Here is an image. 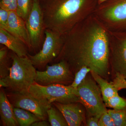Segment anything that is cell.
<instances>
[{
    "label": "cell",
    "instance_id": "obj_1",
    "mask_svg": "<svg viewBox=\"0 0 126 126\" xmlns=\"http://www.w3.org/2000/svg\"><path fill=\"white\" fill-rule=\"evenodd\" d=\"M62 61L74 75L86 66L105 79H111L108 31L93 14L64 36L61 52L54 60Z\"/></svg>",
    "mask_w": 126,
    "mask_h": 126
},
{
    "label": "cell",
    "instance_id": "obj_2",
    "mask_svg": "<svg viewBox=\"0 0 126 126\" xmlns=\"http://www.w3.org/2000/svg\"><path fill=\"white\" fill-rule=\"evenodd\" d=\"M41 1L46 28L62 36L93 15L98 5L97 0Z\"/></svg>",
    "mask_w": 126,
    "mask_h": 126
},
{
    "label": "cell",
    "instance_id": "obj_3",
    "mask_svg": "<svg viewBox=\"0 0 126 126\" xmlns=\"http://www.w3.org/2000/svg\"><path fill=\"white\" fill-rule=\"evenodd\" d=\"M12 60L9 75L0 79V88L14 92H29L35 82L36 74L35 67L28 56L19 57L14 52L10 54Z\"/></svg>",
    "mask_w": 126,
    "mask_h": 126
},
{
    "label": "cell",
    "instance_id": "obj_4",
    "mask_svg": "<svg viewBox=\"0 0 126 126\" xmlns=\"http://www.w3.org/2000/svg\"><path fill=\"white\" fill-rule=\"evenodd\" d=\"M93 14L108 31L126 33V0H109Z\"/></svg>",
    "mask_w": 126,
    "mask_h": 126
},
{
    "label": "cell",
    "instance_id": "obj_5",
    "mask_svg": "<svg viewBox=\"0 0 126 126\" xmlns=\"http://www.w3.org/2000/svg\"><path fill=\"white\" fill-rule=\"evenodd\" d=\"M79 102L86 110V118L92 116L99 117L108 111L98 84L90 73L76 89Z\"/></svg>",
    "mask_w": 126,
    "mask_h": 126
},
{
    "label": "cell",
    "instance_id": "obj_6",
    "mask_svg": "<svg viewBox=\"0 0 126 126\" xmlns=\"http://www.w3.org/2000/svg\"><path fill=\"white\" fill-rule=\"evenodd\" d=\"M29 92L36 98L50 104L55 102L62 104L79 102L76 89L70 85L56 84L43 86L34 82Z\"/></svg>",
    "mask_w": 126,
    "mask_h": 126
},
{
    "label": "cell",
    "instance_id": "obj_7",
    "mask_svg": "<svg viewBox=\"0 0 126 126\" xmlns=\"http://www.w3.org/2000/svg\"><path fill=\"white\" fill-rule=\"evenodd\" d=\"M63 42L64 36L46 29L45 38L41 49L34 55L28 54L27 56L35 68H43L58 57Z\"/></svg>",
    "mask_w": 126,
    "mask_h": 126
},
{
    "label": "cell",
    "instance_id": "obj_8",
    "mask_svg": "<svg viewBox=\"0 0 126 126\" xmlns=\"http://www.w3.org/2000/svg\"><path fill=\"white\" fill-rule=\"evenodd\" d=\"M108 32L110 79L119 74L126 80V33Z\"/></svg>",
    "mask_w": 126,
    "mask_h": 126
},
{
    "label": "cell",
    "instance_id": "obj_9",
    "mask_svg": "<svg viewBox=\"0 0 126 126\" xmlns=\"http://www.w3.org/2000/svg\"><path fill=\"white\" fill-rule=\"evenodd\" d=\"M46 68L44 71H36L35 82L40 85L58 84L68 86L74 80V75L64 61H60L51 65H47Z\"/></svg>",
    "mask_w": 126,
    "mask_h": 126
},
{
    "label": "cell",
    "instance_id": "obj_10",
    "mask_svg": "<svg viewBox=\"0 0 126 126\" xmlns=\"http://www.w3.org/2000/svg\"><path fill=\"white\" fill-rule=\"evenodd\" d=\"M6 93L14 107L30 111L41 120L48 119L47 110L52 106V104L36 98L29 92L20 93L7 91Z\"/></svg>",
    "mask_w": 126,
    "mask_h": 126
},
{
    "label": "cell",
    "instance_id": "obj_11",
    "mask_svg": "<svg viewBox=\"0 0 126 126\" xmlns=\"http://www.w3.org/2000/svg\"><path fill=\"white\" fill-rule=\"evenodd\" d=\"M26 23L30 38L32 50L39 51L45 38L46 29L40 0H33V8Z\"/></svg>",
    "mask_w": 126,
    "mask_h": 126
},
{
    "label": "cell",
    "instance_id": "obj_12",
    "mask_svg": "<svg viewBox=\"0 0 126 126\" xmlns=\"http://www.w3.org/2000/svg\"><path fill=\"white\" fill-rule=\"evenodd\" d=\"M62 113L69 126H86V110L80 103H52Z\"/></svg>",
    "mask_w": 126,
    "mask_h": 126
},
{
    "label": "cell",
    "instance_id": "obj_13",
    "mask_svg": "<svg viewBox=\"0 0 126 126\" xmlns=\"http://www.w3.org/2000/svg\"><path fill=\"white\" fill-rule=\"evenodd\" d=\"M7 31L19 39L32 50L31 42L26 23L16 11H9Z\"/></svg>",
    "mask_w": 126,
    "mask_h": 126
},
{
    "label": "cell",
    "instance_id": "obj_14",
    "mask_svg": "<svg viewBox=\"0 0 126 126\" xmlns=\"http://www.w3.org/2000/svg\"><path fill=\"white\" fill-rule=\"evenodd\" d=\"M0 43L19 57H26L29 54V48L24 42L1 28H0Z\"/></svg>",
    "mask_w": 126,
    "mask_h": 126
},
{
    "label": "cell",
    "instance_id": "obj_15",
    "mask_svg": "<svg viewBox=\"0 0 126 126\" xmlns=\"http://www.w3.org/2000/svg\"><path fill=\"white\" fill-rule=\"evenodd\" d=\"M0 92V116L2 126H19L14 112V107L10 102L3 88Z\"/></svg>",
    "mask_w": 126,
    "mask_h": 126
},
{
    "label": "cell",
    "instance_id": "obj_16",
    "mask_svg": "<svg viewBox=\"0 0 126 126\" xmlns=\"http://www.w3.org/2000/svg\"><path fill=\"white\" fill-rule=\"evenodd\" d=\"M90 73L100 88L104 103L110 98L118 94V91L115 89L110 81L109 82L93 71H90Z\"/></svg>",
    "mask_w": 126,
    "mask_h": 126
},
{
    "label": "cell",
    "instance_id": "obj_17",
    "mask_svg": "<svg viewBox=\"0 0 126 126\" xmlns=\"http://www.w3.org/2000/svg\"><path fill=\"white\" fill-rule=\"evenodd\" d=\"M14 113L19 126H30L40 119L33 113L23 109L14 107Z\"/></svg>",
    "mask_w": 126,
    "mask_h": 126
},
{
    "label": "cell",
    "instance_id": "obj_18",
    "mask_svg": "<svg viewBox=\"0 0 126 126\" xmlns=\"http://www.w3.org/2000/svg\"><path fill=\"white\" fill-rule=\"evenodd\" d=\"M47 112L48 120L51 126H68L62 113L54 105L48 109Z\"/></svg>",
    "mask_w": 126,
    "mask_h": 126
},
{
    "label": "cell",
    "instance_id": "obj_19",
    "mask_svg": "<svg viewBox=\"0 0 126 126\" xmlns=\"http://www.w3.org/2000/svg\"><path fill=\"white\" fill-rule=\"evenodd\" d=\"M9 49L4 46L0 49V79L5 78L9 74L10 67L9 65Z\"/></svg>",
    "mask_w": 126,
    "mask_h": 126
},
{
    "label": "cell",
    "instance_id": "obj_20",
    "mask_svg": "<svg viewBox=\"0 0 126 126\" xmlns=\"http://www.w3.org/2000/svg\"><path fill=\"white\" fill-rule=\"evenodd\" d=\"M33 0H17L16 12L26 21L33 8Z\"/></svg>",
    "mask_w": 126,
    "mask_h": 126
},
{
    "label": "cell",
    "instance_id": "obj_21",
    "mask_svg": "<svg viewBox=\"0 0 126 126\" xmlns=\"http://www.w3.org/2000/svg\"><path fill=\"white\" fill-rule=\"evenodd\" d=\"M104 103L107 107L116 110H126V98L118 94L110 98Z\"/></svg>",
    "mask_w": 126,
    "mask_h": 126
},
{
    "label": "cell",
    "instance_id": "obj_22",
    "mask_svg": "<svg viewBox=\"0 0 126 126\" xmlns=\"http://www.w3.org/2000/svg\"><path fill=\"white\" fill-rule=\"evenodd\" d=\"M108 112L113 119L115 126H126V110L109 109Z\"/></svg>",
    "mask_w": 126,
    "mask_h": 126
},
{
    "label": "cell",
    "instance_id": "obj_23",
    "mask_svg": "<svg viewBox=\"0 0 126 126\" xmlns=\"http://www.w3.org/2000/svg\"><path fill=\"white\" fill-rule=\"evenodd\" d=\"M91 71L90 68L87 67H82L74 75V80L70 86L74 88L77 89Z\"/></svg>",
    "mask_w": 126,
    "mask_h": 126
},
{
    "label": "cell",
    "instance_id": "obj_24",
    "mask_svg": "<svg viewBox=\"0 0 126 126\" xmlns=\"http://www.w3.org/2000/svg\"><path fill=\"white\" fill-rule=\"evenodd\" d=\"M17 0H0V7L9 11H16Z\"/></svg>",
    "mask_w": 126,
    "mask_h": 126
},
{
    "label": "cell",
    "instance_id": "obj_25",
    "mask_svg": "<svg viewBox=\"0 0 126 126\" xmlns=\"http://www.w3.org/2000/svg\"><path fill=\"white\" fill-rule=\"evenodd\" d=\"M98 125L99 126H115L113 119L108 111L101 116Z\"/></svg>",
    "mask_w": 126,
    "mask_h": 126
},
{
    "label": "cell",
    "instance_id": "obj_26",
    "mask_svg": "<svg viewBox=\"0 0 126 126\" xmlns=\"http://www.w3.org/2000/svg\"><path fill=\"white\" fill-rule=\"evenodd\" d=\"M9 15V11L0 8V28L7 30Z\"/></svg>",
    "mask_w": 126,
    "mask_h": 126
},
{
    "label": "cell",
    "instance_id": "obj_27",
    "mask_svg": "<svg viewBox=\"0 0 126 126\" xmlns=\"http://www.w3.org/2000/svg\"><path fill=\"white\" fill-rule=\"evenodd\" d=\"M100 117L97 116H92L86 118V126H99L98 122Z\"/></svg>",
    "mask_w": 126,
    "mask_h": 126
},
{
    "label": "cell",
    "instance_id": "obj_28",
    "mask_svg": "<svg viewBox=\"0 0 126 126\" xmlns=\"http://www.w3.org/2000/svg\"><path fill=\"white\" fill-rule=\"evenodd\" d=\"M32 126H51L49 122H48L46 120H40L34 123Z\"/></svg>",
    "mask_w": 126,
    "mask_h": 126
},
{
    "label": "cell",
    "instance_id": "obj_29",
    "mask_svg": "<svg viewBox=\"0 0 126 126\" xmlns=\"http://www.w3.org/2000/svg\"><path fill=\"white\" fill-rule=\"evenodd\" d=\"M108 0H97L98 5L101 4L102 3L106 2V1Z\"/></svg>",
    "mask_w": 126,
    "mask_h": 126
}]
</instances>
